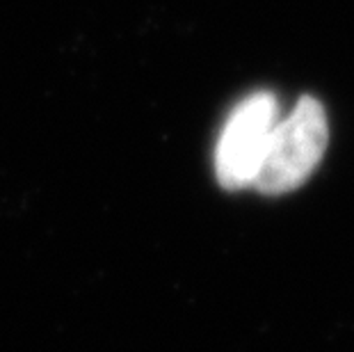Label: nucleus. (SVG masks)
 <instances>
[{
    "mask_svg": "<svg viewBox=\"0 0 354 352\" xmlns=\"http://www.w3.org/2000/svg\"><path fill=\"white\" fill-rule=\"evenodd\" d=\"M329 142L327 112L313 96H302L270 136L254 188L263 194H286L302 185L325 156Z\"/></svg>",
    "mask_w": 354,
    "mask_h": 352,
    "instance_id": "1",
    "label": "nucleus"
},
{
    "mask_svg": "<svg viewBox=\"0 0 354 352\" xmlns=\"http://www.w3.org/2000/svg\"><path fill=\"white\" fill-rule=\"evenodd\" d=\"M277 122L279 103L272 92H254L233 108L215 149V172L222 188L254 185Z\"/></svg>",
    "mask_w": 354,
    "mask_h": 352,
    "instance_id": "2",
    "label": "nucleus"
}]
</instances>
